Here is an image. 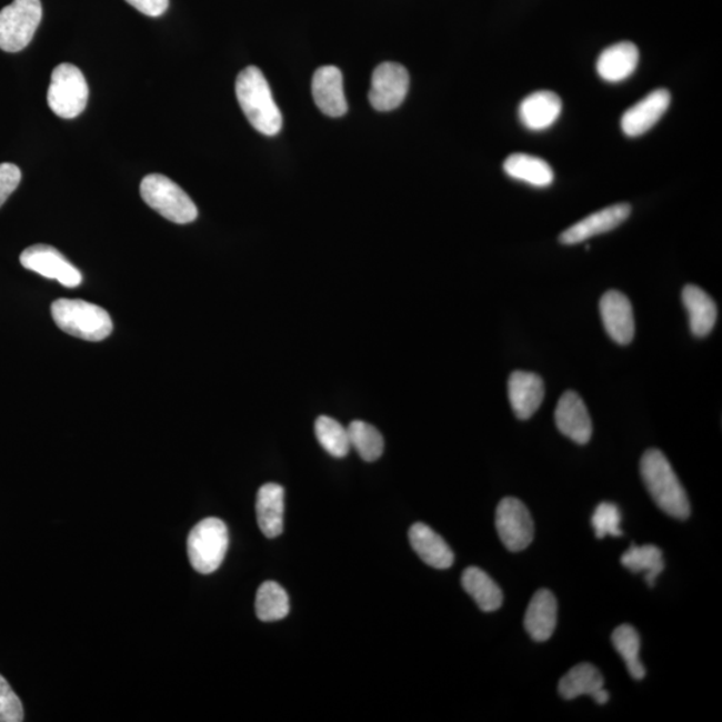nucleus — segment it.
Instances as JSON below:
<instances>
[{
    "instance_id": "obj_9",
    "label": "nucleus",
    "mask_w": 722,
    "mask_h": 722,
    "mask_svg": "<svg viewBox=\"0 0 722 722\" xmlns=\"http://www.w3.org/2000/svg\"><path fill=\"white\" fill-rule=\"evenodd\" d=\"M19 260L29 271L41 274L46 279L57 280L66 288L82 284V273L54 247L32 245L24 249Z\"/></svg>"
},
{
    "instance_id": "obj_31",
    "label": "nucleus",
    "mask_w": 722,
    "mask_h": 722,
    "mask_svg": "<svg viewBox=\"0 0 722 722\" xmlns=\"http://www.w3.org/2000/svg\"><path fill=\"white\" fill-rule=\"evenodd\" d=\"M621 521L622 515L619 505L612 502L600 503L596 505L592 518L595 537L599 540H602L606 535L622 537Z\"/></svg>"
},
{
    "instance_id": "obj_1",
    "label": "nucleus",
    "mask_w": 722,
    "mask_h": 722,
    "mask_svg": "<svg viewBox=\"0 0 722 722\" xmlns=\"http://www.w3.org/2000/svg\"><path fill=\"white\" fill-rule=\"evenodd\" d=\"M643 484L655 504L669 517L685 521L691 517V502L672 464L658 449H650L641 458Z\"/></svg>"
},
{
    "instance_id": "obj_18",
    "label": "nucleus",
    "mask_w": 722,
    "mask_h": 722,
    "mask_svg": "<svg viewBox=\"0 0 722 722\" xmlns=\"http://www.w3.org/2000/svg\"><path fill=\"white\" fill-rule=\"evenodd\" d=\"M558 603L555 595L549 589H541L533 595L524 614L523 625L537 642L551 639L556 628Z\"/></svg>"
},
{
    "instance_id": "obj_7",
    "label": "nucleus",
    "mask_w": 722,
    "mask_h": 722,
    "mask_svg": "<svg viewBox=\"0 0 722 722\" xmlns=\"http://www.w3.org/2000/svg\"><path fill=\"white\" fill-rule=\"evenodd\" d=\"M41 0H14L0 11V49L18 52L28 48L42 21Z\"/></svg>"
},
{
    "instance_id": "obj_33",
    "label": "nucleus",
    "mask_w": 722,
    "mask_h": 722,
    "mask_svg": "<svg viewBox=\"0 0 722 722\" xmlns=\"http://www.w3.org/2000/svg\"><path fill=\"white\" fill-rule=\"evenodd\" d=\"M22 180V172L14 163H0V207L16 192Z\"/></svg>"
},
{
    "instance_id": "obj_32",
    "label": "nucleus",
    "mask_w": 722,
    "mask_h": 722,
    "mask_svg": "<svg viewBox=\"0 0 722 722\" xmlns=\"http://www.w3.org/2000/svg\"><path fill=\"white\" fill-rule=\"evenodd\" d=\"M24 712L22 701L3 675H0V722H22Z\"/></svg>"
},
{
    "instance_id": "obj_28",
    "label": "nucleus",
    "mask_w": 722,
    "mask_h": 722,
    "mask_svg": "<svg viewBox=\"0 0 722 722\" xmlns=\"http://www.w3.org/2000/svg\"><path fill=\"white\" fill-rule=\"evenodd\" d=\"M613 646L625 661L629 674L634 680L645 679L646 671L640 660L641 640L640 634L632 625L616 628L612 635Z\"/></svg>"
},
{
    "instance_id": "obj_20",
    "label": "nucleus",
    "mask_w": 722,
    "mask_h": 722,
    "mask_svg": "<svg viewBox=\"0 0 722 722\" xmlns=\"http://www.w3.org/2000/svg\"><path fill=\"white\" fill-rule=\"evenodd\" d=\"M562 113V101L553 91L541 90L524 98L520 107V120L531 131L546 130Z\"/></svg>"
},
{
    "instance_id": "obj_11",
    "label": "nucleus",
    "mask_w": 722,
    "mask_h": 722,
    "mask_svg": "<svg viewBox=\"0 0 722 722\" xmlns=\"http://www.w3.org/2000/svg\"><path fill=\"white\" fill-rule=\"evenodd\" d=\"M632 213L629 203H615V205L599 210L586 217L576 224L570 227L560 235L563 245H575L580 242L594 238V235L608 233L620 227Z\"/></svg>"
},
{
    "instance_id": "obj_25",
    "label": "nucleus",
    "mask_w": 722,
    "mask_h": 722,
    "mask_svg": "<svg viewBox=\"0 0 722 722\" xmlns=\"http://www.w3.org/2000/svg\"><path fill=\"white\" fill-rule=\"evenodd\" d=\"M602 674L593 664L582 662L563 675L558 685V691L564 700H574L580 695H593L603 688Z\"/></svg>"
},
{
    "instance_id": "obj_5",
    "label": "nucleus",
    "mask_w": 722,
    "mask_h": 722,
    "mask_svg": "<svg viewBox=\"0 0 722 722\" xmlns=\"http://www.w3.org/2000/svg\"><path fill=\"white\" fill-rule=\"evenodd\" d=\"M141 197L148 205L174 224H189L199 209L177 183L162 174H149L141 182Z\"/></svg>"
},
{
    "instance_id": "obj_2",
    "label": "nucleus",
    "mask_w": 722,
    "mask_h": 722,
    "mask_svg": "<svg viewBox=\"0 0 722 722\" xmlns=\"http://www.w3.org/2000/svg\"><path fill=\"white\" fill-rule=\"evenodd\" d=\"M235 96L249 123L264 136H275L282 128L281 111L275 104L271 87L259 68L249 66L235 81Z\"/></svg>"
},
{
    "instance_id": "obj_23",
    "label": "nucleus",
    "mask_w": 722,
    "mask_h": 722,
    "mask_svg": "<svg viewBox=\"0 0 722 722\" xmlns=\"http://www.w3.org/2000/svg\"><path fill=\"white\" fill-rule=\"evenodd\" d=\"M505 174L537 188L550 187L554 181L553 169L540 157L515 153L503 163Z\"/></svg>"
},
{
    "instance_id": "obj_8",
    "label": "nucleus",
    "mask_w": 722,
    "mask_h": 722,
    "mask_svg": "<svg viewBox=\"0 0 722 722\" xmlns=\"http://www.w3.org/2000/svg\"><path fill=\"white\" fill-rule=\"evenodd\" d=\"M495 527L503 546L513 553L528 549L534 540L533 518L520 499L509 497L499 502Z\"/></svg>"
},
{
    "instance_id": "obj_13",
    "label": "nucleus",
    "mask_w": 722,
    "mask_h": 722,
    "mask_svg": "<svg viewBox=\"0 0 722 722\" xmlns=\"http://www.w3.org/2000/svg\"><path fill=\"white\" fill-rule=\"evenodd\" d=\"M603 327L615 343L626 345L634 339L635 324L633 307L625 294L609 291L600 301Z\"/></svg>"
},
{
    "instance_id": "obj_14",
    "label": "nucleus",
    "mask_w": 722,
    "mask_h": 722,
    "mask_svg": "<svg viewBox=\"0 0 722 722\" xmlns=\"http://www.w3.org/2000/svg\"><path fill=\"white\" fill-rule=\"evenodd\" d=\"M671 100V93L665 89L654 90L649 93L622 116L621 128L623 133L628 137L645 134L664 117Z\"/></svg>"
},
{
    "instance_id": "obj_12",
    "label": "nucleus",
    "mask_w": 722,
    "mask_h": 722,
    "mask_svg": "<svg viewBox=\"0 0 722 722\" xmlns=\"http://www.w3.org/2000/svg\"><path fill=\"white\" fill-rule=\"evenodd\" d=\"M558 430L578 444H586L592 439L593 423L585 402L574 391L564 392L555 410Z\"/></svg>"
},
{
    "instance_id": "obj_6",
    "label": "nucleus",
    "mask_w": 722,
    "mask_h": 722,
    "mask_svg": "<svg viewBox=\"0 0 722 722\" xmlns=\"http://www.w3.org/2000/svg\"><path fill=\"white\" fill-rule=\"evenodd\" d=\"M89 101V87L83 72L71 63L57 66L48 91L49 108L63 120L83 113Z\"/></svg>"
},
{
    "instance_id": "obj_16",
    "label": "nucleus",
    "mask_w": 722,
    "mask_h": 722,
    "mask_svg": "<svg viewBox=\"0 0 722 722\" xmlns=\"http://www.w3.org/2000/svg\"><path fill=\"white\" fill-rule=\"evenodd\" d=\"M509 399L518 419L534 415L544 399V383L537 373L515 371L509 379Z\"/></svg>"
},
{
    "instance_id": "obj_35",
    "label": "nucleus",
    "mask_w": 722,
    "mask_h": 722,
    "mask_svg": "<svg viewBox=\"0 0 722 722\" xmlns=\"http://www.w3.org/2000/svg\"><path fill=\"white\" fill-rule=\"evenodd\" d=\"M593 699L596 702V704L603 705V704H606V702L610 699V695H609L608 691H605V689L602 688V689H600L599 692H596L593 695Z\"/></svg>"
},
{
    "instance_id": "obj_22",
    "label": "nucleus",
    "mask_w": 722,
    "mask_h": 722,
    "mask_svg": "<svg viewBox=\"0 0 722 722\" xmlns=\"http://www.w3.org/2000/svg\"><path fill=\"white\" fill-rule=\"evenodd\" d=\"M682 303L689 313V325L694 337H708L713 331L719 314L713 299L700 287L691 284L682 289Z\"/></svg>"
},
{
    "instance_id": "obj_21",
    "label": "nucleus",
    "mask_w": 722,
    "mask_h": 722,
    "mask_svg": "<svg viewBox=\"0 0 722 722\" xmlns=\"http://www.w3.org/2000/svg\"><path fill=\"white\" fill-rule=\"evenodd\" d=\"M640 51L632 42H620L603 50L596 61V72L606 82H622L633 76L639 66Z\"/></svg>"
},
{
    "instance_id": "obj_27",
    "label": "nucleus",
    "mask_w": 722,
    "mask_h": 722,
    "mask_svg": "<svg viewBox=\"0 0 722 722\" xmlns=\"http://www.w3.org/2000/svg\"><path fill=\"white\" fill-rule=\"evenodd\" d=\"M289 596L278 582L262 583L255 595V614L262 622H274L289 614Z\"/></svg>"
},
{
    "instance_id": "obj_29",
    "label": "nucleus",
    "mask_w": 722,
    "mask_h": 722,
    "mask_svg": "<svg viewBox=\"0 0 722 722\" xmlns=\"http://www.w3.org/2000/svg\"><path fill=\"white\" fill-rule=\"evenodd\" d=\"M347 430L351 449L357 450L365 462H375L383 455L384 439L375 427L361 422V420H354Z\"/></svg>"
},
{
    "instance_id": "obj_15",
    "label": "nucleus",
    "mask_w": 722,
    "mask_h": 722,
    "mask_svg": "<svg viewBox=\"0 0 722 722\" xmlns=\"http://www.w3.org/2000/svg\"><path fill=\"white\" fill-rule=\"evenodd\" d=\"M312 94L317 107L325 116L338 118L347 113L343 76L334 66H324L314 72Z\"/></svg>"
},
{
    "instance_id": "obj_26",
    "label": "nucleus",
    "mask_w": 722,
    "mask_h": 722,
    "mask_svg": "<svg viewBox=\"0 0 722 722\" xmlns=\"http://www.w3.org/2000/svg\"><path fill=\"white\" fill-rule=\"evenodd\" d=\"M621 563L634 574L645 571V581L650 588H654L655 578L665 569L664 554L655 544L636 546L633 543L626 553L621 556Z\"/></svg>"
},
{
    "instance_id": "obj_4",
    "label": "nucleus",
    "mask_w": 722,
    "mask_h": 722,
    "mask_svg": "<svg viewBox=\"0 0 722 722\" xmlns=\"http://www.w3.org/2000/svg\"><path fill=\"white\" fill-rule=\"evenodd\" d=\"M229 548L227 524L219 518L197 523L188 537V556L197 573L208 575L219 570Z\"/></svg>"
},
{
    "instance_id": "obj_34",
    "label": "nucleus",
    "mask_w": 722,
    "mask_h": 722,
    "mask_svg": "<svg viewBox=\"0 0 722 722\" xmlns=\"http://www.w3.org/2000/svg\"><path fill=\"white\" fill-rule=\"evenodd\" d=\"M130 6L147 17H161L169 9V0H127Z\"/></svg>"
},
{
    "instance_id": "obj_10",
    "label": "nucleus",
    "mask_w": 722,
    "mask_h": 722,
    "mask_svg": "<svg viewBox=\"0 0 722 722\" xmlns=\"http://www.w3.org/2000/svg\"><path fill=\"white\" fill-rule=\"evenodd\" d=\"M410 89L409 71L402 64L384 62L373 71L370 102L378 111L395 110L405 100Z\"/></svg>"
},
{
    "instance_id": "obj_3",
    "label": "nucleus",
    "mask_w": 722,
    "mask_h": 722,
    "mask_svg": "<svg viewBox=\"0 0 722 722\" xmlns=\"http://www.w3.org/2000/svg\"><path fill=\"white\" fill-rule=\"evenodd\" d=\"M59 330L87 341H102L113 332V321L103 308L82 300L59 299L51 305Z\"/></svg>"
},
{
    "instance_id": "obj_24",
    "label": "nucleus",
    "mask_w": 722,
    "mask_h": 722,
    "mask_svg": "<svg viewBox=\"0 0 722 722\" xmlns=\"http://www.w3.org/2000/svg\"><path fill=\"white\" fill-rule=\"evenodd\" d=\"M462 586L482 612H497L503 605L501 588L482 569L471 566L463 571Z\"/></svg>"
},
{
    "instance_id": "obj_19",
    "label": "nucleus",
    "mask_w": 722,
    "mask_h": 722,
    "mask_svg": "<svg viewBox=\"0 0 722 722\" xmlns=\"http://www.w3.org/2000/svg\"><path fill=\"white\" fill-rule=\"evenodd\" d=\"M285 491L278 483L261 485L255 501V514L261 533L269 540L278 538L284 531Z\"/></svg>"
},
{
    "instance_id": "obj_30",
    "label": "nucleus",
    "mask_w": 722,
    "mask_h": 722,
    "mask_svg": "<svg viewBox=\"0 0 722 722\" xmlns=\"http://www.w3.org/2000/svg\"><path fill=\"white\" fill-rule=\"evenodd\" d=\"M314 433L321 448L334 458H344L351 450L350 437L344 425L330 417H320L314 423Z\"/></svg>"
},
{
    "instance_id": "obj_17",
    "label": "nucleus",
    "mask_w": 722,
    "mask_h": 722,
    "mask_svg": "<svg viewBox=\"0 0 722 722\" xmlns=\"http://www.w3.org/2000/svg\"><path fill=\"white\" fill-rule=\"evenodd\" d=\"M409 538L413 551L429 566L445 570L454 564L455 556L448 542L427 524H412Z\"/></svg>"
}]
</instances>
